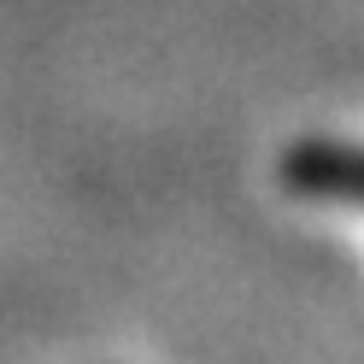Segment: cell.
Returning a JSON list of instances; mask_svg holds the SVG:
<instances>
[{
	"mask_svg": "<svg viewBox=\"0 0 364 364\" xmlns=\"http://www.w3.org/2000/svg\"><path fill=\"white\" fill-rule=\"evenodd\" d=\"M288 182L306 188V194L364 200V153H353V147H300L288 159Z\"/></svg>",
	"mask_w": 364,
	"mask_h": 364,
	"instance_id": "6da1fadb",
	"label": "cell"
}]
</instances>
